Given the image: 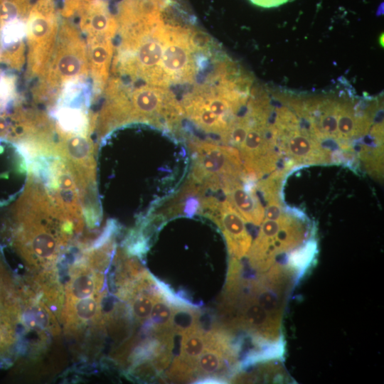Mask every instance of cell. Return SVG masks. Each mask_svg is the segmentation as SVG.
<instances>
[{
    "label": "cell",
    "mask_w": 384,
    "mask_h": 384,
    "mask_svg": "<svg viewBox=\"0 0 384 384\" xmlns=\"http://www.w3.org/2000/svg\"><path fill=\"white\" fill-rule=\"evenodd\" d=\"M89 74L87 48L83 34L69 22L59 24L54 50L42 76L41 89L59 90Z\"/></svg>",
    "instance_id": "obj_4"
},
{
    "label": "cell",
    "mask_w": 384,
    "mask_h": 384,
    "mask_svg": "<svg viewBox=\"0 0 384 384\" xmlns=\"http://www.w3.org/2000/svg\"><path fill=\"white\" fill-rule=\"evenodd\" d=\"M379 43L382 47H383V33H382L379 38Z\"/></svg>",
    "instance_id": "obj_17"
},
{
    "label": "cell",
    "mask_w": 384,
    "mask_h": 384,
    "mask_svg": "<svg viewBox=\"0 0 384 384\" xmlns=\"http://www.w3.org/2000/svg\"><path fill=\"white\" fill-rule=\"evenodd\" d=\"M273 132L277 146L294 164H325L331 161V151L310 131L303 129L289 110L277 114Z\"/></svg>",
    "instance_id": "obj_6"
},
{
    "label": "cell",
    "mask_w": 384,
    "mask_h": 384,
    "mask_svg": "<svg viewBox=\"0 0 384 384\" xmlns=\"http://www.w3.org/2000/svg\"><path fill=\"white\" fill-rule=\"evenodd\" d=\"M122 83L117 109L122 126L142 122L170 132L179 129L184 112L167 87L146 84L130 90Z\"/></svg>",
    "instance_id": "obj_2"
},
{
    "label": "cell",
    "mask_w": 384,
    "mask_h": 384,
    "mask_svg": "<svg viewBox=\"0 0 384 384\" xmlns=\"http://www.w3.org/2000/svg\"><path fill=\"white\" fill-rule=\"evenodd\" d=\"M86 43L88 72L92 80V88L97 93H100L105 88L110 75L114 52L112 39H88Z\"/></svg>",
    "instance_id": "obj_12"
},
{
    "label": "cell",
    "mask_w": 384,
    "mask_h": 384,
    "mask_svg": "<svg viewBox=\"0 0 384 384\" xmlns=\"http://www.w3.org/2000/svg\"><path fill=\"white\" fill-rule=\"evenodd\" d=\"M191 28L168 24L161 69L164 86L192 83L197 73L196 53L190 41Z\"/></svg>",
    "instance_id": "obj_8"
},
{
    "label": "cell",
    "mask_w": 384,
    "mask_h": 384,
    "mask_svg": "<svg viewBox=\"0 0 384 384\" xmlns=\"http://www.w3.org/2000/svg\"><path fill=\"white\" fill-rule=\"evenodd\" d=\"M253 4L263 8H273L279 6L289 0H249Z\"/></svg>",
    "instance_id": "obj_16"
},
{
    "label": "cell",
    "mask_w": 384,
    "mask_h": 384,
    "mask_svg": "<svg viewBox=\"0 0 384 384\" xmlns=\"http://www.w3.org/2000/svg\"><path fill=\"white\" fill-rule=\"evenodd\" d=\"M174 308L175 305L164 296L159 288L149 319L147 321L155 334L172 331L171 319Z\"/></svg>",
    "instance_id": "obj_14"
},
{
    "label": "cell",
    "mask_w": 384,
    "mask_h": 384,
    "mask_svg": "<svg viewBox=\"0 0 384 384\" xmlns=\"http://www.w3.org/2000/svg\"><path fill=\"white\" fill-rule=\"evenodd\" d=\"M245 181L234 180L227 182L221 189L228 201L245 221L259 225L265 218V209L255 190L247 186Z\"/></svg>",
    "instance_id": "obj_10"
},
{
    "label": "cell",
    "mask_w": 384,
    "mask_h": 384,
    "mask_svg": "<svg viewBox=\"0 0 384 384\" xmlns=\"http://www.w3.org/2000/svg\"><path fill=\"white\" fill-rule=\"evenodd\" d=\"M59 24L50 0H39L26 23L27 73L42 77L56 43Z\"/></svg>",
    "instance_id": "obj_5"
},
{
    "label": "cell",
    "mask_w": 384,
    "mask_h": 384,
    "mask_svg": "<svg viewBox=\"0 0 384 384\" xmlns=\"http://www.w3.org/2000/svg\"><path fill=\"white\" fill-rule=\"evenodd\" d=\"M192 156L191 179L205 191L218 190L227 182L246 180L238 149L193 139L188 143Z\"/></svg>",
    "instance_id": "obj_3"
},
{
    "label": "cell",
    "mask_w": 384,
    "mask_h": 384,
    "mask_svg": "<svg viewBox=\"0 0 384 384\" xmlns=\"http://www.w3.org/2000/svg\"><path fill=\"white\" fill-rule=\"evenodd\" d=\"M247 112L251 124L238 150L247 175L260 179L276 170L279 153L273 127L268 122L270 115Z\"/></svg>",
    "instance_id": "obj_7"
},
{
    "label": "cell",
    "mask_w": 384,
    "mask_h": 384,
    "mask_svg": "<svg viewBox=\"0 0 384 384\" xmlns=\"http://www.w3.org/2000/svg\"><path fill=\"white\" fill-rule=\"evenodd\" d=\"M20 203L18 216L21 226L16 243L21 252L31 264L52 263L71 232L58 228V223L51 220L58 216L70 218L58 206L50 205L48 196L36 184L28 187Z\"/></svg>",
    "instance_id": "obj_1"
},
{
    "label": "cell",
    "mask_w": 384,
    "mask_h": 384,
    "mask_svg": "<svg viewBox=\"0 0 384 384\" xmlns=\"http://www.w3.org/2000/svg\"><path fill=\"white\" fill-rule=\"evenodd\" d=\"M80 31L86 40L112 38L117 32V22L107 4L100 0L90 4L82 9L80 20Z\"/></svg>",
    "instance_id": "obj_11"
},
{
    "label": "cell",
    "mask_w": 384,
    "mask_h": 384,
    "mask_svg": "<svg viewBox=\"0 0 384 384\" xmlns=\"http://www.w3.org/2000/svg\"><path fill=\"white\" fill-rule=\"evenodd\" d=\"M199 313L190 305L175 306L171 330L174 333L184 334L198 327Z\"/></svg>",
    "instance_id": "obj_15"
},
{
    "label": "cell",
    "mask_w": 384,
    "mask_h": 384,
    "mask_svg": "<svg viewBox=\"0 0 384 384\" xmlns=\"http://www.w3.org/2000/svg\"><path fill=\"white\" fill-rule=\"evenodd\" d=\"M198 213L213 220L221 230L232 258L240 260L249 251L252 238L245 220L228 201L201 197Z\"/></svg>",
    "instance_id": "obj_9"
},
{
    "label": "cell",
    "mask_w": 384,
    "mask_h": 384,
    "mask_svg": "<svg viewBox=\"0 0 384 384\" xmlns=\"http://www.w3.org/2000/svg\"><path fill=\"white\" fill-rule=\"evenodd\" d=\"M0 274V352L14 341V325L17 319V307L10 297L9 287Z\"/></svg>",
    "instance_id": "obj_13"
}]
</instances>
